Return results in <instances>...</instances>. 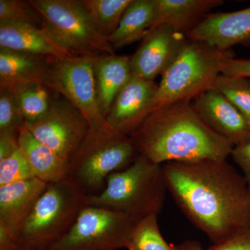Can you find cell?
I'll list each match as a JSON object with an SVG mask.
<instances>
[{"instance_id": "cell-1", "label": "cell", "mask_w": 250, "mask_h": 250, "mask_svg": "<svg viewBox=\"0 0 250 250\" xmlns=\"http://www.w3.org/2000/svg\"><path fill=\"white\" fill-rule=\"evenodd\" d=\"M167 190L184 214L213 244L250 228V190L227 160L163 164Z\"/></svg>"}, {"instance_id": "cell-2", "label": "cell", "mask_w": 250, "mask_h": 250, "mask_svg": "<svg viewBox=\"0 0 250 250\" xmlns=\"http://www.w3.org/2000/svg\"><path fill=\"white\" fill-rule=\"evenodd\" d=\"M129 136L139 155L160 165L227 160L234 147L202 121L190 100L155 108Z\"/></svg>"}, {"instance_id": "cell-3", "label": "cell", "mask_w": 250, "mask_h": 250, "mask_svg": "<svg viewBox=\"0 0 250 250\" xmlns=\"http://www.w3.org/2000/svg\"><path fill=\"white\" fill-rule=\"evenodd\" d=\"M167 190L162 165L139 155L127 168L110 174L103 191L88 196V205L123 212L140 220L159 214Z\"/></svg>"}, {"instance_id": "cell-4", "label": "cell", "mask_w": 250, "mask_h": 250, "mask_svg": "<svg viewBox=\"0 0 250 250\" xmlns=\"http://www.w3.org/2000/svg\"><path fill=\"white\" fill-rule=\"evenodd\" d=\"M88 206V195L69 177L47 184L21 230L20 246L48 250L68 232Z\"/></svg>"}, {"instance_id": "cell-5", "label": "cell", "mask_w": 250, "mask_h": 250, "mask_svg": "<svg viewBox=\"0 0 250 250\" xmlns=\"http://www.w3.org/2000/svg\"><path fill=\"white\" fill-rule=\"evenodd\" d=\"M235 57L232 49L223 51L204 41L189 39L163 74L158 85L154 109L175 102L190 100L213 88L221 75L222 64Z\"/></svg>"}, {"instance_id": "cell-6", "label": "cell", "mask_w": 250, "mask_h": 250, "mask_svg": "<svg viewBox=\"0 0 250 250\" xmlns=\"http://www.w3.org/2000/svg\"><path fill=\"white\" fill-rule=\"evenodd\" d=\"M139 154L132 139L114 129H89L80 147L68 162V177L88 196L103 191L108 176L124 170Z\"/></svg>"}, {"instance_id": "cell-7", "label": "cell", "mask_w": 250, "mask_h": 250, "mask_svg": "<svg viewBox=\"0 0 250 250\" xmlns=\"http://www.w3.org/2000/svg\"><path fill=\"white\" fill-rule=\"evenodd\" d=\"M39 12L42 27L75 57L114 55L108 39L90 22L82 0H29Z\"/></svg>"}, {"instance_id": "cell-8", "label": "cell", "mask_w": 250, "mask_h": 250, "mask_svg": "<svg viewBox=\"0 0 250 250\" xmlns=\"http://www.w3.org/2000/svg\"><path fill=\"white\" fill-rule=\"evenodd\" d=\"M139 220L118 210L88 206L62 238L47 250H118L126 248Z\"/></svg>"}, {"instance_id": "cell-9", "label": "cell", "mask_w": 250, "mask_h": 250, "mask_svg": "<svg viewBox=\"0 0 250 250\" xmlns=\"http://www.w3.org/2000/svg\"><path fill=\"white\" fill-rule=\"evenodd\" d=\"M95 57L51 58L48 87L79 109L88 122L90 129L108 131L113 129L102 114L97 100L94 73Z\"/></svg>"}, {"instance_id": "cell-10", "label": "cell", "mask_w": 250, "mask_h": 250, "mask_svg": "<svg viewBox=\"0 0 250 250\" xmlns=\"http://www.w3.org/2000/svg\"><path fill=\"white\" fill-rule=\"evenodd\" d=\"M24 126L38 141L67 162L90 129L88 122L79 109L57 93L54 94L47 113L37 121Z\"/></svg>"}, {"instance_id": "cell-11", "label": "cell", "mask_w": 250, "mask_h": 250, "mask_svg": "<svg viewBox=\"0 0 250 250\" xmlns=\"http://www.w3.org/2000/svg\"><path fill=\"white\" fill-rule=\"evenodd\" d=\"M187 40V36L168 24L154 27L130 57L132 73L151 81L159 75L162 76L177 58Z\"/></svg>"}, {"instance_id": "cell-12", "label": "cell", "mask_w": 250, "mask_h": 250, "mask_svg": "<svg viewBox=\"0 0 250 250\" xmlns=\"http://www.w3.org/2000/svg\"><path fill=\"white\" fill-rule=\"evenodd\" d=\"M158 85L132 73L106 117L112 129L127 136L132 134L154 111Z\"/></svg>"}, {"instance_id": "cell-13", "label": "cell", "mask_w": 250, "mask_h": 250, "mask_svg": "<svg viewBox=\"0 0 250 250\" xmlns=\"http://www.w3.org/2000/svg\"><path fill=\"white\" fill-rule=\"evenodd\" d=\"M192 103L202 121L233 146L250 141V126L246 118L214 88L199 95Z\"/></svg>"}, {"instance_id": "cell-14", "label": "cell", "mask_w": 250, "mask_h": 250, "mask_svg": "<svg viewBox=\"0 0 250 250\" xmlns=\"http://www.w3.org/2000/svg\"><path fill=\"white\" fill-rule=\"evenodd\" d=\"M187 37L204 41L223 51L236 45L249 47L250 6L232 12L210 13Z\"/></svg>"}, {"instance_id": "cell-15", "label": "cell", "mask_w": 250, "mask_h": 250, "mask_svg": "<svg viewBox=\"0 0 250 250\" xmlns=\"http://www.w3.org/2000/svg\"><path fill=\"white\" fill-rule=\"evenodd\" d=\"M47 186L34 177L0 187V231L19 243L21 230Z\"/></svg>"}, {"instance_id": "cell-16", "label": "cell", "mask_w": 250, "mask_h": 250, "mask_svg": "<svg viewBox=\"0 0 250 250\" xmlns=\"http://www.w3.org/2000/svg\"><path fill=\"white\" fill-rule=\"evenodd\" d=\"M0 48L49 58L73 57L44 27L24 22H0Z\"/></svg>"}, {"instance_id": "cell-17", "label": "cell", "mask_w": 250, "mask_h": 250, "mask_svg": "<svg viewBox=\"0 0 250 250\" xmlns=\"http://www.w3.org/2000/svg\"><path fill=\"white\" fill-rule=\"evenodd\" d=\"M50 59L0 48V89L16 92L32 83L48 87Z\"/></svg>"}, {"instance_id": "cell-18", "label": "cell", "mask_w": 250, "mask_h": 250, "mask_svg": "<svg viewBox=\"0 0 250 250\" xmlns=\"http://www.w3.org/2000/svg\"><path fill=\"white\" fill-rule=\"evenodd\" d=\"M94 73L99 108L106 120L113 102L132 75L130 57L98 56L94 61Z\"/></svg>"}, {"instance_id": "cell-19", "label": "cell", "mask_w": 250, "mask_h": 250, "mask_svg": "<svg viewBox=\"0 0 250 250\" xmlns=\"http://www.w3.org/2000/svg\"><path fill=\"white\" fill-rule=\"evenodd\" d=\"M223 0H154V27L168 24L186 36Z\"/></svg>"}, {"instance_id": "cell-20", "label": "cell", "mask_w": 250, "mask_h": 250, "mask_svg": "<svg viewBox=\"0 0 250 250\" xmlns=\"http://www.w3.org/2000/svg\"><path fill=\"white\" fill-rule=\"evenodd\" d=\"M18 145L36 178L49 184L68 177V162L38 141L24 125L19 129Z\"/></svg>"}, {"instance_id": "cell-21", "label": "cell", "mask_w": 250, "mask_h": 250, "mask_svg": "<svg viewBox=\"0 0 250 250\" xmlns=\"http://www.w3.org/2000/svg\"><path fill=\"white\" fill-rule=\"evenodd\" d=\"M154 22V0H132L108 40L115 50L121 48L144 39L153 29Z\"/></svg>"}, {"instance_id": "cell-22", "label": "cell", "mask_w": 250, "mask_h": 250, "mask_svg": "<svg viewBox=\"0 0 250 250\" xmlns=\"http://www.w3.org/2000/svg\"><path fill=\"white\" fill-rule=\"evenodd\" d=\"M132 0H82L94 27L108 39L116 31L122 16Z\"/></svg>"}, {"instance_id": "cell-23", "label": "cell", "mask_w": 250, "mask_h": 250, "mask_svg": "<svg viewBox=\"0 0 250 250\" xmlns=\"http://www.w3.org/2000/svg\"><path fill=\"white\" fill-rule=\"evenodd\" d=\"M24 116V124L34 123L48 111L56 92L42 83H32L14 92Z\"/></svg>"}, {"instance_id": "cell-24", "label": "cell", "mask_w": 250, "mask_h": 250, "mask_svg": "<svg viewBox=\"0 0 250 250\" xmlns=\"http://www.w3.org/2000/svg\"><path fill=\"white\" fill-rule=\"evenodd\" d=\"M158 215H152L140 220L130 237L128 250H177L163 238L157 222Z\"/></svg>"}, {"instance_id": "cell-25", "label": "cell", "mask_w": 250, "mask_h": 250, "mask_svg": "<svg viewBox=\"0 0 250 250\" xmlns=\"http://www.w3.org/2000/svg\"><path fill=\"white\" fill-rule=\"evenodd\" d=\"M213 88L234 105L250 126V78L220 75Z\"/></svg>"}, {"instance_id": "cell-26", "label": "cell", "mask_w": 250, "mask_h": 250, "mask_svg": "<svg viewBox=\"0 0 250 250\" xmlns=\"http://www.w3.org/2000/svg\"><path fill=\"white\" fill-rule=\"evenodd\" d=\"M24 123L16 94L10 90L0 89V134H18Z\"/></svg>"}, {"instance_id": "cell-27", "label": "cell", "mask_w": 250, "mask_h": 250, "mask_svg": "<svg viewBox=\"0 0 250 250\" xmlns=\"http://www.w3.org/2000/svg\"><path fill=\"white\" fill-rule=\"evenodd\" d=\"M34 177L32 169L20 147L0 160V187Z\"/></svg>"}, {"instance_id": "cell-28", "label": "cell", "mask_w": 250, "mask_h": 250, "mask_svg": "<svg viewBox=\"0 0 250 250\" xmlns=\"http://www.w3.org/2000/svg\"><path fill=\"white\" fill-rule=\"evenodd\" d=\"M0 22H24L42 27L39 12L29 1L0 0Z\"/></svg>"}, {"instance_id": "cell-29", "label": "cell", "mask_w": 250, "mask_h": 250, "mask_svg": "<svg viewBox=\"0 0 250 250\" xmlns=\"http://www.w3.org/2000/svg\"><path fill=\"white\" fill-rule=\"evenodd\" d=\"M207 250H250V228L243 229Z\"/></svg>"}, {"instance_id": "cell-30", "label": "cell", "mask_w": 250, "mask_h": 250, "mask_svg": "<svg viewBox=\"0 0 250 250\" xmlns=\"http://www.w3.org/2000/svg\"><path fill=\"white\" fill-rule=\"evenodd\" d=\"M221 75L250 78V59H227L222 64Z\"/></svg>"}, {"instance_id": "cell-31", "label": "cell", "mask_w": 250, "mask_h": 250, "mask_svg": "<svg viewBox=\"0 0 250 250\" xmlns=\"http://www.w3.org/2000/svg\"><path fill=\"white\" fill-rule=\"evenodd\" d=\"M230 156L241 168L250 188V141L235 146Z\"/></svg>"}, {"instance_id": "cell-32", "label": "cell", "mask_w": 250, "mask_h": 250, "mask_svg": "<svg viewBox=\"0 0 250 250\" xmlns=\"http://www.w3.org/2000/svg\"><path fill=\"white\" fill-rule=\"evenodd\" d=\"M18 134H0V160L7 157L19 148Z\"/></svg>"}, {"instance_id": "cell-33", "label": "cell", "mask_w": 250, "mask_h": 250, "mask_svg": "<svg viewBox=\"0 0 250 250\" xmlns=\"http://www.w3.org/2000/svg\"><path fill=\"white\" fill-rule=\"evenodd\" d=\"M177 250H204L200 243L196 241H187L176 246Z\"/></svg>"}, {"instance_id": "cell-34", "label": "cell", "mask_w": 250, "mask_h": 250, "mask_svg": "<svg viewBox=\"0 0 250 250\" xmlns=\"http://www.w3.org/2000/svg\"><path fill=\"white\" fill-rule=\"evenodd\" d=\"M15 250H37L30 249V248H25V247H23L22 246H19Z\"/></svg>"}, {"instance_id": "cell-35", "label": "cell", "mask_w": 250, "mask_h": 250, "mask_svg": "<svg viewBox=\"0 0 250 250\" xmlns=\"http://www.w3.org/2000/svg\"></svg>"}]
</instances>
